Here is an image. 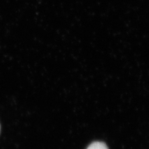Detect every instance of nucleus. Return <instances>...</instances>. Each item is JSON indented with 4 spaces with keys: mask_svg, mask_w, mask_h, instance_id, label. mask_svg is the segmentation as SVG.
Returning a JSON list of instances; mask_svg holds the SVG:
<instances>
[{
    "mask_svg": "<svg viewBox=\"0 0 149 149\" xmlns=\"http://www.w3.org/2000/svg\"><path fill=\"white\" fill-rule=\"evenodd\" d=\"M87 149H108V147L103 142H95L91 143Z\"/></svg>",
    "mask_w": 149,
    "mask_h": 149,
    "instance_id": "nucleus-1",
    "label": "nucleus"
},
{
    "mask_svg": "<svg viewBox=\"0 0 149 149\" xmlns=\"http://www.w3.org/2000/svg\"><path fill=\"white\" fill-rule=\"evenodd\" d=\"M0 132H1V125H0Z\"/></svg>",
    "mask_w": 149,
    "mask_h": 149,
    "instance_id": "nucleus-2",
    "label": "nucleus"
}]
</instances>
